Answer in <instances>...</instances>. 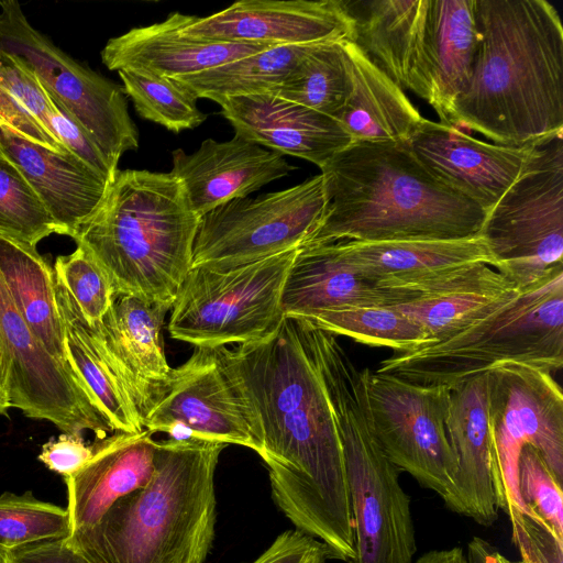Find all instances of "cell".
Listing matches in <instances>:
<instances>
[{
  "label": "cell",
  "instance_id": "1",
  "mask_svg": "<svg viewBox=\"0 0 563 563\" xmlns=\"http://www.w3.org/2000/svg\"><path fill=\"white\" fill-rule=\"evenodd\" d=\"M220 350L257 418L275 505L334 560L349 562L355 534L342 448L296 319L285 317L264 340Z\"/></svg>",
  "mask_w": 563,
  "mask_h": 563
},
{
  "label": "cell",
  "instance_id": "2",
  "mask_svg": "<svg viewBox=\"0 0 563 563\" xmlns=\"http://www.w3.org/2000/svg\"><path fill=\"white\" fill-rule=\"evenodd\" d=\"M472 76L446 124L509 146L563 134V27L547 0H475Z\"/></svg>",
  "mask_w": 563,
  "mask_h": 563
},
{
  "label": "cell",
  "instance_id": "3",
  "mask_svg": "<svg viewBox=\"0 0 563 563\" xmlns=\"http://www.w3.org/2000/svg\"><path fill=\"white\" fill-rule=\"evenodd\" d=\"M325 209L302 244L463 240L486 212L434 178L397 142H352L320 167Z\"/></svg>",
  "mask_w": 563,
  "mask_h": 563
},
{
  "label": "cell",
  "instance_id": "4",
  "mask_svg": "<svg viewBox=\"0 0 563 563\" xmlns=\"http://www.w3.org/2000/svg\"><path fill=\"white\" fill-rule=\"evenodd\" d=\"M224 443L156 441L150 482L65 542L89 563H205L217 523L216 470Z\"/></svg>",
  "mask_w": 563,
  "mask_h": 563
},
{
  "label": "cell",
  "instance_id": "5",
  "mask_svg": "<svg viewBox=\"0 0 563 563\" xmlns=\"http://www.w3.org/2000/svg\"><path fill=\"white\" fill-rule=\"evenodd\" d=\"M200 217L170 173L118 170L74 240L108 275L115 295L172 308L191 268Z\"/></svg>",
  "mask_w": 563,
  "mask_h": 563
},
{
  "label": "cell",
  "instance_id": "6",
  "mask_svg": "<svg viewBox=\"0 0 563 563\" xmlns=\"http://www.w3.org/2000/svg\"><path fill=\"white\" fill-rule=\"evenodd\" d=\"M298 329L342 448L355 534V555L346 563H413L417 543L410 497L373 429L368 368L360 369L335 335L305 320L298 321Z\"/></svg>",
  "mask_w": 563,
  "mask_h": 563
},
{
  "label": "cell",
  "instance_id": "7",
  "mask_svg": "<svg viewBox=\"0 0 563 563\" xmlns=\"http://www.w3.org/2000/svg\"><path fill=\"white\" fill-rule=\"evenodd\" d=\"M504 362L563 366V267L516 289L440 339L380 361L376 372L451 389Z\"/></svg>",
  "mask_w": 563,
  "mask_h": 563
},
{
  "label": "cell",
  "instance_id": "8",
  "mask_svg": "<svg viewBox=\"0 0 563 563\" xmlns=\"http://www.w3.org/2000/svg\"><path fill=\"white\" fill-rule=\"evenodd\" d=\"M298 247L232 268L194 266L170 308L169 335L194 346L264 340L280 327L284 282Z\"/></svg>",
  "mask_w": 563,
  "mask_h": 563
},
{
  "label": "cell",
  "instance_id": "9",
  "mask_svg": "<svg viewBox=\"0 0 563 563\" xmlns=\"http://www.w3.org/2000/svg\"><path fill=\"white\" fill-rule=\"evenodd\" d=\"M479 234L493 268L519 289L563 267V134L536 147Z\"/></svg>",
  "mask_w": 563,
  "mask_h": 563
},
{
  "label": "cell",
  "instance_id": "10",
  "mask_svg": "<svg viewBox=\"0 0 563 563\" xmlns=\"http://www.w3.org/2000/svg\"><path fill=\"white\" fill-rule=\"evenodd\" d=\"M487 429L495 499L498 509L531 511L517 483L521 450L532 446L563 482V394L552 374L504 362L488 371Z\"/></svg>",
  "mask_w": 563,
  "mask_h": 563
},
{
  "label": "cell",
  "instance_id": "11",
  "mask_svg": "<svg viewBox=\"0 0 563 563\" xmlns=\"http://www.w3.org/2000/svg\"><path fill=\"white\" fill-rule=\"evenodd\" d=\"M0 49L15 56L53 101L118 170L121 156L139 148V132L121 87L77 63L35 30L15 1H0Z\"/></svg>",
  "mask_w": 563,
  "mask_h": 563
},
{
  "label": "cell",
  "instance_id": "12",
  "mask_svg": "<svg viewBox=\"0 0 563 563\" xmlns=\"http://www.w3.org/2000/svg\"><path fill=\"white\" fill-rule=\"evenodd\" d=\"M325 205L321 174L287 189L230 200L200 217L191 267L232 268L299 247Z\"/></svg>",
  "mask_w": 563,
  "mask_h": 563
},
{
  "label": "cell",
  "instance_id": "13",
  "mask_svg": "<svg viewBox=\"0 0 563 563\" xmlns=\"http://www.w3.org/2000/svg\"><path fill=\"white\" fill-rule=\"evenodd\" d=\"M366 386L373 429L386 456L443 498L457 470L445 430L451 388L369 368Z\"/></svg>",
  "mask_w": 563,
  "mask_h": 563
},
{
  "label": "cell",
  "instance_id": "14",
  "mask_svg": "<svg viewBox=\"0 0 563 563\" xmlns=\"http://www.w3.org/2000/svg\"><path fill=\"white\" fill-rule=\"evenodd\" d=\"M153 434L200 439L262 451L257 418L227 369L220 347L195 346L190 357L172 368L142 421Z\"/></svg>",
  "mask_w": 563,
  "mask_h": 563
},
{
  "label": "cell",
  "instance_id": "15",
  "mask_svg": "<svg viewBox=\"0 0 563 563\" xmlns=\"http://www.w3.org/2000/svg\"><path fill=\"white\" fill-rule=\"evenodd\" d=\"M0 336L9 358V406L54 423L64 433L113 432L89 390L31 331L0 274Z\"/></svg>",
  "mask_w": 563,
  "mask_h": 563
},
{
  "label": "cell",
  "instance_id": "16",
  "mask_svg": "<svg viewBox=\"0 0 563 563\" xmlns=\"http://www.w3.org/2000/svg\"><path fill=\"white\" fill-rule=\"evenodd\" d=\"M180 33L198 41L318 45L351 41L353 23L342 0H241L208 16L185 14Z\"/></svg>",
  "mask_w": 563,
  "mask_h": 563
},
{
  "label": "cell",
  "instance_id": "17",
  "mask_svg": "<svg viewBox=\"0 0 563 563\" xmlns=\"http://www.w3.org/2000/svg\"><path fill=\"white\" fill-rule=\"evenodd\" d=\"M405 145L434 178L487 213L540 144L488 143L455 125L422 118Z\"/></svg>",
  "mask_w": 563,
  "mask_h": 563
},
{
  "label": "cell",
  "instance_id": "18",
  "mask_svg": "<svg viewBox=\"0 0 563 563\" xmlns=\"http://www.w3.org/2000/svg\"><path fill=\"white\" fill-rule=\"evenodd\" d=\"M352 20L351 42L402 90L429 103V0H342Z\"/></svg>",
  "mask_w": 563,
  "mask_h": 563
},
{
  "label": "cell",
  "instance_id": "19",
  "mask_svg": "<svg viewBox=\"0 0 563 563\" xmlns=\"http://www.w3.org/2000/svg\"><path fill=\"white\" fill-rule=\"evenodd\" d=\"M172 158L169 173L199 217L230 200L249 197L296 169L283 154L235 134L222 142L206 139L191 154L176 148Z\"/></svg>",
  "mask_w": 563,
  "mask_h": 563
},
{
  "label": "cell",
  "instance_id": "20",
  "mask_svg": "<svg viewBox=\"0 0 563 563\" xmlns=\"http://www.w3.org/2000/svg\"><path fill=\"white\" fill-rule=\"evenodd\" d=\"M488 393V372L451 389L445 430L457 470L442 498L449 510L486 528L498 519L487 429Z\"/></svg>",
  "mask_w": 563,
  "mask_h": 563
},
{
  "label": "cell",
  "instance_id": "21",
  "mask_svg": "<svg viewBox=\"0 0 563 563\" xmlns=\"http://www.w3.org/2000/svg\"><path fill=\"white\" fill-rule=\"evenodd\" d=\"M217 103L235 135L319 168L352 143L334 118L275 95L230 97Z\"/></svg>",
  "mask_w": 563,
  "mask_h": 563
},
{
  "label": "cell",
  "instance_id": "22",
  "mask_svg": "<svg viewBox=\"0 0 563 563\" xmlns=\"http://www.w3.org/2000/svg\"><path fill=\"white\" fill-rule=\"evenodd\" d=\"M152 435L144 429L96 439L91 457L65 477L69 534L91 528L115 501L150 482L156 452Z\"/></svg>",
  "mask_w": 563,
  "mask_h": 563
},
{
  "label": "cell",
  "instance_id": "23",
  "mask_svg": "<svg viewBox=\"0 0 563 563\" xmlns=\"http://www.w3.org/2000/svg\"><path fill=\"white\" fill-rule=\"evenodd\" d=\"M325 244L356 275L383 288L407 294L412 287L463 265L486 263L494 266L481 234L463 240L336 241Z\"/></svg>",
  "mask_w": 563,
  "mask_h": 563
},
{
  "label": "cell",
  "instance_id": "24",
  "mask_svg": "<svg viewBox=\"0 0 563 563\" xmlns=\"http://www.w3.org/2000/svg\"><path fill=\"white\" fill-rule=\"evenodd\" d=\"M0 152L38 196L59 234L73 239L95 213L110 184L76 156L51 151L3 125Z\"/></svg>",
  "mask_w": 563,
  "mask_h": 563
},
{
  "label": "cell",
  "instance_id": "25",
  "mask_svg": "<svg viewBox=\"0 0 563 563\" xmlns=\"http://www.w3.org/2000/svg\"><path fill=\"white\" fill-rule=\"evenodd\" d=\"M184 18L185 14L173 12L162 22L133 27L110 38L101 51L102 63L110 70L176 78L273 47L256 43L192 40L180 33Z\"/></svg>",
  "mask_w": 563,
  "mask_h": 563
},
{
  "label": "cell",
  "instance_id": "26",
  "mask_svg": "<svg viewBox=\"0 0 563 563\" xmlns=\"http://www.w3.org/2000/svg\"><path fill=\"white\" fill-rule=\"evenodd\" d=\"M170 307L119 295L96 327L135 404L141 421L148 412L172 367L162 330Z\"/></svg>",
  "mask_w": 563,
  "mask_h": 563
},
{
  "label": "cell",
  "instance_id": "27",
  "mask_svg": "<svg viewBox=\"0 0 563 563\" xmlns=\"http://www.w3.org/2000/svg\"><path fill=\"white\" fill-rule=\"evenodd\" d=\"M410 297L356 275L328 244H305L287 272L280 306L285 317L307 319L331 310L397 305Z\"/></svg>",
  "mask_w": 563,
  "mask_h": 563
},
{
  "label": "cell",
  "instance_id": "28",
  "mask_svg": "<svg viewBox=\"0 0 563 563\" xmlns=\"http://www.w3.org/2000/svg\"><path fill=\"white\" fill-rule=\"evenodd\" d=\"M516 289L492 266L472 263L415 286L408 300L391 306L416 322L431 343Z\"/></svg>",
  "mask_w": 563,
  "mask_h": 563
},
{
  "label": "cell",
  "instance_id": "29",
  "mask_svg": "<svg viewBox=\"0 0 563 563\" xmlns=\"http://www.w3.org/2000/svg\"><path fill=\"white\" fill-rule=\"evenodd\" d=\"M349 58L352 89L334 118L352 142L405 143L422 120L405 90L383 73L350 40L343 41Z\"/></svg>",
  "mask_w": 563,
  "mask_h": 563
},
{
  "label": "cell",
  "instance_id": "30",
  "mask_svg": "<svg viewBox=\"0 0 563 563\" xmlns=\"http://www.w3.org/2000/svg\"><path fill=\"white\" fill-rule=\"evenodd\" d=\"M55 287L71 369L89 390L112 431L141 432L144 429L139 410L99 331L86 321L56 278Z\"/></svg>",
  "mask_w": 563,
  "mask_h": 563
},
{
  "label": "cell",
  "instance_id": "31",
  "mask_svg": "<svg viewBox=\"0 0 563 563\" xmlns=\"http://www.w3.org/2000/svg\"><path fill=\"white\" fill-rule=\"evenodd\" d=\"M431 92L429 104L446 123L470 82L478 42L475 0H429Z\"/></svg>",
  "mask_w": 563,
  "mask_h": 563
},
{
  "label": "cell",
  "instance_id": "32",
  "mask_svg": "<svg viewBox=\"0 0 563 563\" xmlns=\"http://www.w3.org/2000/svg\"><path fill=\"white\" fill-rule=\"evenodd\" d=\"M0 274L20 314L46 351L69 366L54 269L26 246L0 238Z\"/></svg>",
  "mask_w": 563,
  "mask_h": 563
},
{
  "label": "cell",
  "instance_id": "33",
  "mask_svg": "<svg viewBox=\"0 0 563 563\" xmlns=\"http://www.w3.org/2000/svg\"><path fill=\"white\" fill-rule=\"evenodd\" d=\"M311 46H273L173 79L196 99H210L214 102L230 97L273 93Z\"/></svg>",
  "mask_w": 563,
  "mask_h": 563
},
{
  "label": "cell",
  "instance_id": "34",
  "mask_svg": "<svg viewBox=\"0 0 563 563\" xmlns=\"http://www.w3.org/2000/svg\"><path fill=\"white\" fill-rule=\"evenodd\" d=\"M350 63L343 42L311 46L271 95L335 118L351 93Z\"/></svg>",
  "mask_w": 563,
  "mask_h": 563
},
{
  "label": "cell",
  "instance_id": "35",
  "mask_svg": "<svg viewBox=\"0 0 563 563\" xmlns=\"http://www.w3.org/2000/svg\"><path fill=\"white\" fill-rule=\"evenodd\" d=\"M58 109L35 75L0 49V125L51 151L71 154L51 131Z\"/></svg>",
  "mask_w": 563,
  "mask_h": 563
},
{
  "label": "cell",
  "instance_id": "36",
  "mask_svg": "<svg viewBox=\"0 0 563 563\" xmlns=\"http://www.w3.org/2000/svg\"><path fill=\"white\" fill-rule=\"evenodd\" d=\"M303 320L333 335L388 347L395 353L411 352L429 343L423 330L391 305L331 310Z\"/></svg>",
  "mask_w": 563,
  "mask_h": 563
},
{
  "label": "cell",
  "instance_id": "37",
  "mask_svg": "<svg viewBox=\"0 0 563 563\" xmlns=\"http://www.w3.org/2000/svg\"><path fill=\"white\" fill-rule=\"evenodd\" d=\"M118 74L124 95L141 118L174 133L195 129L207 119L197 107V99L175 79L133 70Z\"/></svg>",
  "mask_w": 563,
  "mask_h": 563
},
{
  "label": "cell",
  "instance_id": "38",
  "mask_svg": "<svg viewBox=\"0 0 563 563\" xmlns=\"http://www.w3.org/2000/svg\"><path fill=\"white\" fill-rule=\"evenodd\" d=\"M52 233L59 230L44 203L0 152V238L36 247Z\"/></svg>",
  "mask_w": 563,
  "mask_h": 563
},
{
  "label": "cell",
  "instance_id": "39",
  "mask_svg": "<svg viewBox=\"0 0 563 563\" xmlns=\"http://www.w3.org/2000/svg\"><path fill=\"white\" fill-rule=\"evenodd\" d=\"M69 533L66 508L40 500L31 492L0 495V550L65 539Z\"/></svg>",
  "mask_w": 563,
  "mask_h": 563
},
{
  "label": "cell",
  "instance_id": "40",
  "mask_svg": "<svg viewBox=\"0 0 563 563\" xmlns=\"http://www.w3.org/2000/svg\"><path fill=\"white\" fill-rule=\"evenodd\" d=\"M56 280L71 297L90 325L100 323L117 295L102 267L81 245L68 255L58 256L54 265Z\"/></svg>",
  "mask_w": 563,
  "mask_h": 563
},
{
  "label": "cell",
  "instance_id": "41",
  "mask_svg": "<svg viewBox=\"0 0 563 563\" xmlns=\"http://www.w3.org/2000/svg\"><path fill=\"white\" fill-rule=\"evenodd\" d=\"M519 496L526 507L563 537V493L541 455L530 445L522 448L517 468Z\"/></svg>",
  "mask_w": 563,
  "mask_h": 563
},
{
  "label": "cell",
  "instance_id": "42",
  "mask_svg": "<svg viewBox=\"0 0 563 563\" xmlns=\"http://www.w3.org/2000/svg\"><path fill=\"white\" fill-rule=\"evenodd\" d=\"M521 563H563V537L533 510L507 514Z\"/></svg>",
  "mask_w": 563,
  "mask_h": 563
},
{
  "label": "cell",
  "instance_id": "43",
  "mask_svg": "<svg viewBox=\"0 0 563 563\" xmlns=\"http://www.w3.org/2000/svg\"><path fill=\"white\" fill-rule=\"evenodd\" d=\"M329 560H334V555L327 544L298 529H289L250 563H327Z\"/></svg>",
  "mask_w": 563,
  "mask_h": 563
},
{
  "label": "cell",
  "instance_id": "44",
  "mask_svg": "<svg viewBox=\"0 0 563 563\" xmlns=\"http://www.w3.org/2000/svg\"><path fill=\"white\" fill-rule=\"evenodd\" d=\"M92 455L81 435L63 433L43 444L38 460L49 470L65 477L75 474Z\"/></svg>",
  "mask_w": 563,
  "mask_h": 563
},
{
  "label": "cell",
  "instance_id": "45",
  "mask_svg": "<svg viewBox=\"0 0 563 563\" xmlns=\"http://www.w3.org/2000/svg\"><path fill=\"white\" fill-rule=\"evenodd\" d=\"M0 563H89L64 539L38 541L0 550Z\"/></svg>",
  "mask_w": 563,
  "mask_h": 563
},
{
  "label": "cell",
  "instance_id": "46",
  "mask_svg": "<svg viewBox=\"0 0 563 563\" xmlns=\"http://www.w3.org/2000/svg\"><path fill=\"white\" fill-rule=\"evenodd\" d=\"M466 559L468 563H515L479 537H473L467 543Z\"/></svg>",
  "mask_w": 563,
  "mask_h": 563
},
{
  "label": "cell",
  "instance_id": "47",
  "mask_svg": "<svg viewBox=\"0 0 563 563\" xmlns=\"http://www.w3.org/2000/svg\"><path fill=\"white\" fill-rule=\"evenodd\" d=\"M413 563H468L461 547L446 550H431L419 556Z\"/></svg>",
  "mask_w": 563,
  "mask_h": 563
},
{
  "label": "cell",
  "instance_id": "48",
  "mask_svg": "<svg viewBox=\"0 0 563 563\" xmlns=\"http://www.w3.org/2000/svg\"><path fill=\"white\" fill-rule=\"evenodd\" d=\"M9 358L0 336V415L9 408Z\"/></svg>",
  "mask_w": 563,
  "mask_h": 563
},
{
  "label": "cell",
  "instance_id": "49",
  "mask_svg": "<svg viewBox=\"0 0 563 563\" xmlns=\"http://www.w3.org/2000/svg\"><path fill=\"white\" fill-rule=\"evenodd\" d=\"M515 563H521V562H515Z\"/></svg>",
  "mask_w": 563,
  "mask_h": 563
}]
</instances>
